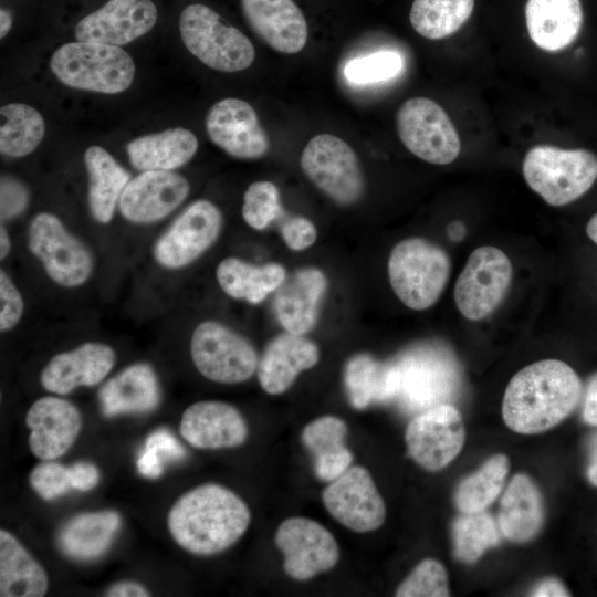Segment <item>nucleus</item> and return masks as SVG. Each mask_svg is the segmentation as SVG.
Here are the masks:
<instances>
[{
	"label": "nucleus",
	"mask_w": 597,
	"mask_h": 597,
	"mask_svg": "<svg viewBox=\"0 0 597 597\" xmlns=\"http://www.w3.org/2000/svg\"><path fill=\"white\" fill-rule=\"evenodd\" d=\"M286 276L282 264L269 262L254 265L235 256L223 259L216 269L221 290L228 296L250 304L263 302L282 285Z\"/></svg>",
	"instance_id": "32"
},
{
	"label": "nucleus",
	"mask_w": 597,
	"mask_h": 597,
	"mask_svg": "<svg viewBox=\"0 0 597 597\" xmlns=\"http://www.w3.org/2000/svg\"><path fill=\"white\" fill-rule=\"evenodd\" d=\"M405 440L417 464L427 471H439L454 460L464 444L462 416L449 404L428 408L408 423Z\"/></svg>",
	"instance_id": "14"
},
{
	"label": "nucleus",
	"mask_w": 597,
	"mask_h": 597,
	"mask_svg": "<svg viewBox=\"0 0 597 597\" xmlns=\"http://www.w3.org/2000/svg\"><path fill=\"white\" fill-rule=\"evenodd\" d=\"M25 187L10 177L1 178V219L8 220L21 213L28 205Z\"/></svg>",
	"instance_id": "46"
},
{
	"label": "nucleus",
	"mask_w": 597,
	"mask_h": 597,
	"mask_svg": "<svg viewBox=\"0 0 597 597\" xmlns=\"http://www.w3.org/2000/svg\"><path fill=\"white\" fill-rule=\"evenodd\" d=\"M188 180L172 171H142L130 179L119 198L122 216L134 223H151L167 217L189 193Z\"/></svg>",
	"instance_id": "19"
},
{
	"label": "nucleus",
	"mask_w": 597,
	"mask_h": 597,
	"mask_svg": "<svg viewBox=\"0 0 597 597\" xmlns=\"http://www.w3.org/2000/svg\"><path fill=\"white\" fill-rule=\"evenodd\" d=\"M347 431L344 420L335 416L316 418L302 430V442L314 458L318 479L332 482L350 467L353 454L345 446Z\"/></svg>",
	"instance_id": "31"
},
{
	"label": "nucleus",
	"mask_w": 597,
	"mask_h": 597,
	"mask_svg": "<svg viewBox=\"0 0 597 597\" xmlns=\"http://www.w3.org/2000/svg\"><path fill=\"white\" fill-rule=\"evenodd\" d=\"M206 130L216 146L238 159H259L270 148L254 108L243 100L229 97L214 103L206 117Z\"/></svg>",
	"instance_id": "17"
},
{
	"label": "nucleus",
	"mask_w": 597,
	"mask_h": 597,
	"mask_svg": "<svg viewBox=\"0 0 597 597\" xmlns=\"http://www.w3.org/2000/svg\"><path fill=\"white\" fill-rule=\"evenodd\" d=\"M512 276V263L502 250L493 245L476 248L454 285L459 312L470 321L489 316L504 298Z\"/></svg>",
	"instance_id": "11"
},
{
	"label": "nucleus",
	"mask_w": 597,
	"mask_h": 597,
	"mask_svg": "<svg viewBox=\"0 0 597 597\" xmlns=\"http://www.w3.org/2000/svg\"><path fill=\"white\" fill-rule=\"evenodd\" d=\"M281 210L277 187L268 180L252 182L243 195L242 218L254 230H265Z\"/></svg>",
	"instance_id": "41"
},
{
	"label": "nucleus",
	"mask_w": 597,
	"mask_h": 597,
	"mask_svg": "<svg viewBox=\"0 0 597 597\" xmlns=\"http://www.w3.org/2000/svg\"><path fill=\"white\" fill-rule=\"evenodd\" d=\"M473 8L474 0H413L409 19L418 34L440 40L455 33Z\"/></svg>",
	"instance_id": "37"
},
{
	"label": "nucleus",
	"mask_w": 597,
	"mask_h": 597,
	"mask_svg": "<svg viewBox=\"0 0 597 597\" xmlns=\"http://www.w3.org/2000/svg\"><path fill=\"white\" fill-rule=\"evenodd\" d=\"M11 249L10 237L3 226L0 229V258L1 260L6 259Z\"/></svg>",
	"instance_id": "55"
},
{
	"label": "nucleus",
	"mask_w": 597,
	"mask_h": 597,
	"mask_svg": "<svg viewBox=\"0 0 597 597\" xmlns=\"http://www.w3.org/2000/svg\"><path fill=\"white\" fill-rule=\"evenodd\" d=\"M402 67L404 61L399 53L378 51L348 61L344 67V76L349 83L366 85L394 78Z\"/></svg>",
	"instance_id": "40"
},
{
	"label": "nucleus",
	"mask_w": 597,
	"mask_h": 597,
	"mask_svg": "<svg viewBox=\"0 0 597 597\" xmlns=\"http://www.w3.org/2000/svg\"><path fill=\"white\" fill-rule=\"evenodd\" d=\"M396 364L400 378L397 397L411 409L426 410L446 404L457 388L455 362L434 347L411 349Z\"/></svg>",
	"instance_id": "13"
},
{
	"label": "nucleus",
	"mask_w": 597,
	"mask_h": 597,
	"mask_svg": "<svg viewBox=\"0 0 597 597\" xmlns=\"http://www.w3.org/2000/svg\"><path fill=\"white\" fill-rule=\"evenodd\" d=\"M151 0H108L75 27L78 41L124 45L147 33L156 23Z\"/></svg>",
	"instance_id": "18"
},
{
	"label": "nucleus",
	"mask_w": 597,
	"mask_h": 597,
	"mask_svg": "<svg viewBox=\"0 0 597 597\" xmlns=\"http://www.w3.org/2000/svg\"><path fill=\"white\" fill-rule=\"evenodd\" d=\"M179 432L197 449L219 450L243 444L249 429L235 407L223 401L205 400L190 405L184 411Z\"/></svg>",
	"instance_id": "21"
},
{
	"label": "nucleus",
	"mask_w": 597,
	"mask_h": 597,
	"mask_svg": "<svg viewBox=\"0 0 597 597\" xmlns=\"http://www.w3.org/2000/svg\"><path fill=\"white\" fill-rule=\"evenodd\" d=\"M544 522L541 492L526 474L510 481L500 502L499 528L509 541L524 543L537 535Z\"/></svg>",
	"instance_id": "28"
},
{
	"label": "nucleus",
	"mask_w": 597,
	"mask_h": 597,
	"mask_svg": "<svg viewBox=\"0 0 597 597\" xmlns=\"http://www.w3.org/2000/svg\"><path fill=\"white\" fill-rule=\"evenodd\" d=\"M448 573L432 558L421 561L396 589L397 597H448Z\"/></svg>",
	"instance_id": "42"
},
{
	"label": "nucleus",
	"mask_w": 597,
	"mask_h": 597,
	"mask_svg": "<svg viewBox=\"0 0 597 597\" xmlns=\"http://www.w3.org/2000/svg\"><path fill=\"white\" fill-rule=\"evenodd\" d=\"M190 355L197 370L219 384H239L256 371L259 359L253 345L216 321H203L192 332Z\"/></svg>",
	"instance_id": "7"
},
{
	"label": "nucleus",
	"mask_w": 597,
	"mask_h": 597,
	"mask_svg": "<svg viewBox=\"0 0 597 597\" xmlns=\"http://www.w3.org/2000/svg\"><path fill=\"white\" fill-rule=\"evenodd\" d=\"M344 380L349 401L357 409L396 398L400 386L396 362L380 363L368 354L355 355L347 362Z\"/></svg>",
	"instance_id": "34"
},
{
	"label": "nucleus",
	"mask_w": 597,
	"mask_h": 597,
	"mask_svg": "<svg viewBox=\"0 0 597 597\" xmlns=\"http://www.w3.org/2000/svg\"><path fill=\"white\" fill-rule=\"evenodd\" d=\"M320 359L317 345L304 335L282 333L265 347L258 365V380L269 395H281L291 388L297 376L314 367Z\"/></svg>",
	"instance_id": "25"
},
{
	"label": "nucleus",
	"mask_w": 597,
	"mask_h": 597,
	"mask_svg": "<svg viewBox=\"0 0 597 597\" xmlns=\"http://www.w3.org/2000/svg\"><path fill=\"white\" fill-rule=\"evenodd\" d=\"M136 464L139 474L145 478L157 479L163 474V459L150 448L144 447Z\"/></svg>",
	"instance_id": "49"
},
{
	"label": "nucleus",
	"mask_w": 597,
	"mask_h": 597,
	"mask_svg": "<svg viewBox=\"0 0 597 597\" xmlns=\"http://www.w3.org/2000/svg\"><path fill=\"white\" fill-rule=\"evenodd\" d=\"M509 459L499 453L489 458L459 484L454 502L461 513L484 511L501 493L509 473Z\"/></svg>",
	"instance_id": "38"
},
{
	"label": "nucleus",
	"mask_w": 597,
	"mask_h": 597,
	"mask_svg": "<svg viewBox=\"0 0 597 597\" xmlns=\"http://www.w3.org/2000/svg\"><path fill=\"white\" fill-rule=\"evenodd\" d=\"M587 478L589 482L597 488V432L588 441V465Z\"/></svg>",
	"instance_id": "53"
},
{
	"label": "nucleus",
	"mask_w": 597,
	"mask_h": 597,
	"mask_svg": "<svg viewBox=\"0 0 597 597\" xmlns=\"http://www.w3.org/2000/svg\"><path fill=\"white\" fill-rule=\"evenodd\" d=\"M72 489L78 491H88L95 488L100 482V471L91 462L78 461L70 465Z\"/></svg>",
	"instance_id": "48"
},
{
	"label": "nucleus",
	"mask_w": 597,
	"mask_h": 597,
	"mask_svg": "<svg viewBox=\"0 0 597 597\" xmlns=\"http://www.w3.org/2000/svg\"><path fill=\"white\" fill-rule=\"evenodd\" d=\"M50 67L66 86L104 94L124 92L135 76V63L125 50L97 42L61 45L52 54Z\"/></svg>",
	"instance_id": "4"
},
{
	"label": "nucleus",
	"mask_w": 597,
	"mask_h": 597,
	"mask_svg": "<svg viewBox=\"0 0 597 597\" xmlns=\"http://www.w3.org/2000/svg\"><path fill=\"white\" fill-rule=\"evenodd\" d=\"M328 513L345 527L367 533L379 528L386 519V505L370 473L363 467H349L322 493Z\"/></svg>",
	"instance_id": "16"
},
{
	"label": "nucleus",
	"mask_w": 597,
	"mask_h": 597,
	"mask_svg": "<svg viewBox=\"0 0 597 597\" xmlns=\"http://www.w3.org/2000/svg\"><path fill=\"white\" fill-rule=\"evenodd\" d=\"M22 296L10 279L1 270L0 272V329L7 332L12 329L21 320L23 314Z\"/></svg>",
	"instance_id": "44"
},
{
	"label": "nucleus",
	"mask_w": 597,
	"mask_h": 597,
	"mask_svg": "<svg viewBox=\"0 0 597 597\" xmlns=\"http://www.w3.org/2000/svg\"><path fill=\"white\" fill-rule=\"evenodd\" d=\"M583 419L591 426H597V374L588 381L584 405Z\"/></svg>",
	"instance_id": "50"
},
{
	"label": "nucleus",
	"mask_w": 597,
	"mask_h": 597,
	"mask_svg": "<svg viewBox=\"0 0 597 597\" xmlns=\"http://www.w3.org/2000/svg\"><path fill=\"white\" fill-rule=\"evenodd\" d=\"M274 541L284 556V572L295 580H307L327 572L339 559L335 537L322 524L308 517L284 520L275 532Z\"/></svg>",
	"instance_id": "15"
},
{
	"label": "nucleus",
	"mask_w": 597,
	"mask_h": 597,
	"mask_svg": "<svg viewBox=\"0 0 597 597\" xmlns=\"http://www.w3.org/2000/svg\"><path fill=\"white\" fill-rule=\"evenodd\" d=\"M587 237L597 244V213H595L586 224Z\"/></svg>",
	"instance_id": "56"
},
{
	"label": "nucleus",
	"mask_w": 597,
	"mask_h": 597,
	"mask_svg": "<svg viewBox=\"0 0 597 597\" xmlns=\"http://www.w3.org/2000/svg\"><path fill=\"white\" fill-rule=\"evenodd\" d=\"M49 588L44 568L7 530H0V596L42 597Z\"/></svg>",
	"instance_id": "35"
},
{
	"label": "nucleus",
	"mask_w": 597,
	"mask_h": 597,
	"mask_svg": "<svg viewBox=\"0 0 597 597\" xmlns=\"http://www.w3.org/2000/svg\"><path fill=\"white\" fill-rule=\"evenodd\" d=\"M500 528L489 513H462L452 524L453 553L462 563L476 562L500 543Z\"/></svg>",
	"instance_id": "39"
},
{
	"label": "nucleus",
	"mask_w": 597,
	"mask_h": 597,
	"mask_svg": "<svg viewBox=\"0 0 597 597\" xmlns=\"http://www.w3.org/2000/svg\"><path fill=\"white\" fill-rule=\"evenodd\" d=\"M252 30L273 50L295 54L307 42L306 19L293 0H241Z\"/></svg>",
	"instance_id": "24"
},
{
	"label": "nucleus",
	"mask_w": 597,
	"mask_h": 597,
	"mask_svg": "<svg viewBox=\"0 0 597 597\" xmlns=\"http://www.w3.org/2000/svg\"><path fill=\"white\" fill-rule=\"evenodd\" d=\"M304 175L339 206H352L364 193L365 182L357 155L342 138L331 134L314 136L301 159Z\"/></svg>",
	"instance_id": "8"
},
{
	"label": "nucleus",
	"mask_w": 597,
	"mask_h": 597,
	"mask_svg": "<svg viewBox=\"0 0 597 597\" xmlns=\"http://www.w3.org/2000/svg\"><path fill=\"white\" fill-rule=\"evenodd\" d=\"M250 522L247 503L230 489L214 483L198 485L182 494L167 516L174 541L198 556L228 549L241 538Z\"/></svg>",
	"instance_id": "2"
},
{
	"label": "nucleus",
	"mask_w": 597,
	"mask_h": 597,
	"mask_svg": "<svg viewBox=\"0 0 597 597\" xmlns=\"http://www.w3.org/2000/svg\"><path fill=\"white\" fill-rule=\"evenodd\" d=\"M159 399L157 376L146 363H136L124 368L98 391L101 410L105 417L146 413L157 407Z\"/></svg>",
	"instance_id": "27"
},
{
	"label": "nucleus",
	"mask_w": 597,
	"mask_h": 597,
	"mask_svg": "<svg viewBox=\"0 0 597 597\" xmlns=\"http://www.w3.org/2000/svg\"><path fill=\"white\" fill-rule=\"evenodd\" d=\"M108 597H145L150 596L148 589L138 582L121 580L106 590Z\"/></svg>",
	"instance_id": "51"
},
{
	"label": "nucleus",
	"mask_w": 597,
	"mask_h": 597,
	"mask_svg": "<svg viewBox=\"0 0 597 597\" xmlns=\"http://www.w3.org/2000/svg\"><path fill=\"white\" fill-rule=\"evenodd\" d=\"M88 175V207L100 223H108L130 180V174L101 146H91L84 153Z\"/></svg>",
	"instance_id": "33"
},
{
	"label": "nucleus",
	"mask_w": 597,
	"mask_h": 597,
	"mask_svg": "<svg viewBox=\"0 0 597 597\" xmlns=\"http://www.w3.org/2000/svg\"><path fill=\"white\" fill-rule=\"evenodd\" d=\"M221 226L219 208L209 200H196L157 239L154 259L166 269L185 268L217 241Z\"/></svg>",
	"instance_id": "12"
},
{
	"label": "nucleus",
	"mask_w": 597,
	"mask_h": 597,
	"mask_svg": "<svg viewBox=\"0 0 597 597\" xmlns=\"http://www.w3.org/2000/svg\"><path fill=\"white\" fill-rule=\"evenodd\" d=\"M530 595L535 597H565L570 596V593L559 579L548 577L536 584Z\"/></svg>",
	"instance_id": "52"
},
{
	"label": "nucleus",
	"mask_w": 597,
	"mask_h": 597,
	"mask_svg": "<svg viewBox=\"0 0 597 597\" xmlns=\"http://www.w3.org/2000/svg\"><path fill=\"white\" fill-rule=\"evenodd\" d=\"M396 125L404 146L427 163L447 165L460 154L461 142L452 121L430 98L405 101L397 111Z\"/></svg>",
	"instance_id": "9"
},
{
	"label": "nucleus",
	"mask_w": 597,
	"mask_h": 597,
	"mask_svg": "<svg viewBox=\"0 0 597 597\" xmlns=\"http://www.w3.org/2000/svg\"><path fill=\"white\" fill-rule=\"evenodd\" d=\"M32 490L43 500H53L72 489L70 465L46 460L33 468L29 476Z\"/></svg>",
	"instance_id": "43"
},
{
	"label": "nucleus",
	"mask_w": 597,
	"mask_h": 597,
	"mask_svg": "<svg viewBox=\"0 0 597 597\" xmlns=\"http://www.w3.org/2000/svg\"><path fill=\"white\" fill-rule=\"evenodd\" d=\"M450 269V258L441 247L417 237L395 244L387 264L394 293L413 311L436 304L448 283Z\"/></svg>",
	"instance_id": "3"
},
{
	"label": "nucleus",
	"mask_w": 597,
	"mask_h": 597,
	"mask_svg": "<svg viewBox=\"0 0 597 597\" xmlns=\"http://www.w3.org/2000/svg\"><path fill=\"white\" fill-rule=\"evenodd\" d=\"M121 524V515L113 510L81 513L60 528L57 545L70 558L93 561L107 552Z\"/></svg>",
	"instance_id": "29"
},
{
	"label": "nucleus",
	"mask_w": 597,
	"mask_h": 597,
	"mask_svg": "<svg viewBox=\"0 0 597 597\" xmlns=\"http://www.w3.org/2000/svg\"><path fill=\"white\" fill-rule=\"evenodd\" d=\"M156 451L161 459L180 460L185 457V449L167 430L160 429L150 433L145 446Z\"/></svg>",
	"instance_id": "47"
},
{
	"label": "nucleus",
	"mask_w": 597,
	"mask_h": 597,
	"mask_svg": "<svg viewBox=\"0 0 597 597\" xmlns=\"http://www.w3.org/2000/svg\"><path fill=\"white\" fill-rule=\"evenodd\" d=\"M179 31L188 51L213 70L240 72L254 61L251 41L205 4L193 3L182 10Z\"/></svg>",
	"instance_id": "6"
},
{
	"label": "nucleus",
	"mask_w": 597,
	"mask_h": 597,
	"mask_svg": "<svg viewBox=\"0 0 597 597\" xmlns=\"http://www.w3.org/2000/svg\"><path fill=\"white\" fill-rule=\"evenodd\" d=\"M580 0H527L526 28L531 40L543 51L569 46L583 25Z\"/></svg>",
	"instance_id": "26"
},
{
	"label": "nucleus",
	"mask_w": 597,
	"mask_h": 597,
	"mask_svg": "<svg viewBox=\"0 0 597 597\" xmlns=\"http://www.w3.org/2000/svg\"><path fill=\"white\" fill-rule=\"evenodd\" d=\"M522 171L527 186L546 203L561 207L593 187L597 179V156L582 148L536 145L527 150Z\"/></svg>",
	"instance_id": "5"
},
{
	"label": "nucleus",
	"mask_w": 597,
	"mask_h": 597,
	"mask_svg": "<svg viewBox=\"0 0 597 597\" xmlns=\"http://www.w3.org/2000/svg\"><path fill=\"white\" fill-rule=\"evenodd\" d=\"M25 425L30 429L32 454L43 461L55 460L75 442L82 428V416L71 401L45 396L29 408Z\"/></svg>",
	"instance_id": "20"
},
{
	"label": "nucleus",
	"mask_w": 597,
	"mask_h": 597,
	"mask_svg": "<svg viewBox=\"0 0 597 597\" xmlns=\"http://www.w3.org/2000/svg\"><path fill=\"white\" fill-rule=\"evenodd\" d=\"M283 241L293 251H303L311 248L316 239L317 231L314 223L305 217H292L281 227Z\"/></svg>",
	"instance_id": "45"
},
{
	"label": "nucleus",
	"mask_w": 597,
	"mask_h": 597,
	"mask_svg": "<svg viewBox=\"0 0 597 597\" xmlns=\"http://www.w3.org/2000/svg\"><path fill=\"white\" fill-rule=\"evenodd\" d=\"M28 247L50 279L62 286H80L92 274L93 259L86 245L50 212H40L31 220Z\"/></svg>",
	"instance_id": "10"
},
{
	"label": "nucleus",
	"mask_w": 597,
	"mask_h": 597,
	"mask_svg": "<svg viewBox=\"0 0 597 597\" xmlns=\"http://www.w3.org/2000/svg\"><path fill=\"white\" fill-rule=\"evenodd\" d=\"M116 360L114 349L103 343L87 342L52 357L40 375L42 387L56 395H67L78 387L100 384Z\"/></svg>",
	"instance_id": "22"
},
{
	"label": "nucleus",
	"mask_w": 597,
	"mask_h": 597,
	"mask_svg": "<svg viewBox=\"0 0 597 597\" xmlns=\"http://www.w3.org/2000/svg\"><path fill=\"white\" fill-rule=\"evenodd\" d=\"M327 290L326 275L305 266L286 276L275 291L274 312L285 332L305 335L317 323L320 306Z\"/></svg>",
	"instance_id": "23"
},
{
	"label": "nucleus",
	"mask_w": 597,
	"mask_h": 597,
	"mask_svg": "<svg viewBox=\"0 0 597 597\" xmlns=\"http://www.w3.org/2000/svg\"><path fill=\"white\" fill-rule=\"evenodd\" d=\"M582 381L565 362L543 359L519 370L506 386L502 417L513 431L533 434L567 418L582 398Z\"/></svg>",
	"instance_id": "1"
},
{
	"label": "nucleus",
	"mask_w": 597,
	"mask_h": 597,
	"mask_svg": "<svg viewBox=\"0 0 597 597\" xmlns=\"http://www.w3.org/2000/svg\"><path fill=\"white\" fill-rule=\"evenodd\" d=\"M0 151L8 157H24L41 143L45 124L41 114L23 103L0 108Z\"/></svg>",
	"instance_id": "36"
},
{
	"label": "nucleus",
	"mask_w": 597,
	"mask_h": 597,
	"mask_svg": "<svg viewBox=\"0 0 597 597\" xmlns=\"http://www.w3.org/2000/svg\"><path fill=\"white\" fill-rule=\"evenodd\" d=\"M11 25H12L11 13L6 9H1L0 10V38L1 39L8 34V32L11 29Z\"/></svg>",
	"instance_id": "54"
},
{
	"label": "nucleus",
	"mask_w": 597,
	"mask_h": 597,
	"mask_svg": "<svg viewBox=\"0 0 597 597\" xmlns=\"http://www.w3.org/2000/svg\"><path fill=\"white\" fill-rule=\"evenodd\" d=\"M197 149V137L182 127L144 135L126 146L132 166L140 171H172L190 161Z\"/></svg>",
	"instance_id": "30"
}]
</instances>
